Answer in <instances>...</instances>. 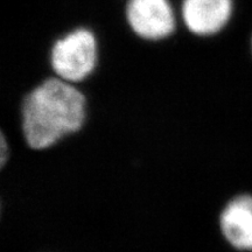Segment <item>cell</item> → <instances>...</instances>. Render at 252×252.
Instances as JSON below:
<instances>
[{"instance_id": "cell-6", "label": "cell", "mask_w": 252, "mask_h": 252, "mask_svg": "<svg viewBox=\"0 0 252 252\" xmlns=\"http://www.w3.org/2000/svg\"><path fill=\"white\" fill-rule=\"evenodd\" d=\"M251 53H252V36H251Z\"/></svg>"}, {"instance_id": "cell-1", "label": "cell", "mask_w": 252, "mask_h": 252, "mask_svg": "<svg viewBox=\"0 0 252 252\" xmlns=\"http://www.w3.org/2000/svg\"><path fill=\"white\" fill-rule=\"evenodd\" d=\"M89 113V103L77 84L53 76L43 78L24 94L20 103V131L28 149L42 152L80 133Z\"/></svg>"}, {"instance_id": "cell-4", "label": "cell", "mask_w": 252, "mask_h": 252, "mask_svg": "<svg viewBox=\"0 0 252 252\" xmlns=\"http://www.w3.org/2000/svg\"><path fill=\"white\" fill-rule=\"evenodd\" d=\"M234 12L235 0H181L179 18L193 35L213 37L228 27Z\"/></svg>"}, {"instance_id": "cell-5", "label": "cell", "mask_w": 252, "mask_h": 252, "mask_svg": "<svg viewBox=\"0 0 252 252\" xmlns=\"http://www.w3.org/2000/svg\"><path fill=\"white\" fill-rule=\"evenodd\" d=\"M219 229L230 247L252 251V195L230 198L219 215Z\"/></svg>"}, {"instance_id": "cell-2", "label": "cell", "mask_w": 252, "mask_h": 252, "mask_svg": "<svg viewBox=\"0 0 252 252\" xmlns=\"http://www.w3.org/2000/svg\"><path fill=\"white\" fill-rule=\"evenodd\" d=\"M53 75L78 84L94 75L99 62V43L88 27H76L56 39L49 50Z\"/></svg>"}, {"instance_id": "cell-3", "label": "cell", "mask_w": 252, "mask_h": 252, "mask_svg": "<svg viewBox=\"0 0 252 252\" xmlns=\"http://www.w3.org/2000/svg\"><path fill=\"white\" fill-rule=\"evenodd\" d=\"M179 13L171 0H127L125 20L132 33L147 42H160L175 33Z\"/></svg>"}]
</instances>
